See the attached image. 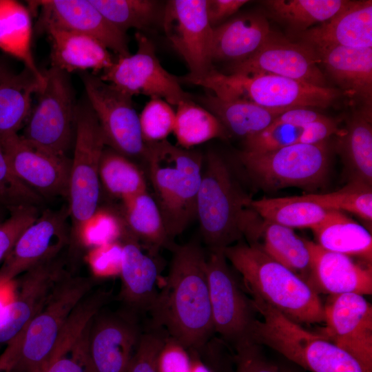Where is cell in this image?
<instances>
[{"label": "cell", "instance_id": "obj_1", "mask_svg": "<svg viewBox=\"0 0 372 372\" xmlns=\"http://www.w3.org/2000/svg\"><path fill=\"white\" fill-rule=\"evenodd\" d=\"M165 284L149 309L153 326L163 329L189 350L214 333L207 258L196 242L176 245Z\"/></svg>", "mask_w": 372, "mask_h": 372}, {"label": "cell", "instance_id": "obj_2", "mask_svg": "<svg viewBox=\"0 0 372 372\" xmlns=\"http://www.w3.org/2000/svg\"><path fill=\"white\" fill-rule=\"evenodd\" d=\"M227 161L217 152L204 157L196 201V218L210 251L224 250L246 236L258 242L262 222L251 207Z\"/></svg>", "mask_w": 372, "mask_h": 372}, {"label": "cell", "instance_id": "obj_3", "mask_svg": "<svg viewBox=\"0 0 372 372\" xmlns=\"http://www.w3.org/2000/svg\"><path fill=\"white\" fill-rule=\"evenodd\" d=\"M223 251L242 276L252 299L264 301L299 324L324 322V305L318 294L296 274L269 257L260 244L239 242Z\"/></svg>", "mask_w": 372, "mask_h": 372}, {"label": "cell", "instance_id": "obj_4", "mask_svg": "<svg viewBox=\"0 0 372 372\" xmlns=\"http://www.w3.org/2000/svg\"><path fill=\"white\" fill-rule=\"evenodd\" d=\"M147 144L145 162L171 240L196 218V201L204 156L197 150L175 146L167 140Z\"/></svg>", "mask_w": 372, "mask_h": 372}, {"label": "cell", "instance_id": "obj_5", "mask_svg": "<svg viewBox=\"0 0 372 372\" xmlns=\"http://www.w3.org/2000/svg\"><path fill=\"white\" fill-rule=\"evenodd\" d=\"M258 320L253 342L266 345L311 372H356L358 362L321 334L312 333L259 299H251Z\"/></svg>", "mask_w": 372, "mask_h": 372}, {"label": "cell", "instance_id": "obj_6", "mask_svg": "<svg viewBox=\"0 0 372 372\" xmlns=\"http://www.w3.org/2000/svg\"><path fill=\"white\" fill-rule=\"evenodd\" d=\"M223 99H241L272 108H327L342 95L340 90L318 87L271 74H225L213 69L194 81Z\"/></svg>", "mask_w": 372, "mask_h": 372}, {"label": "cell", "instance_id": "obj_7", "mask_svg": "<svg viewBox=\"0 0 372 372\" xmlns=\"http://www.w3.org/2000/svg\"><path fill=\"white\" fill-rule=\"evenodd\" d=\"M73 144L68 207L70 243L74 247L84 240L87 224L98 210L99 165L106 147L99 121L87 99L77 104Z\"/></svg>", "mask_w": 372, "mask_h": 372}, {"label": "cell", "instance_id": "obj_8", "mask_svg": "<svg viewBox=\"0 0 372 372\" xmlns=\"http://www.w3.org/2000/svg\"><path fill=\"white\" fill-rule=\"evenodd\" d=\"M92 279L68 275L23 331L10 342L14 372H36L45 367L72 312L90 293Z\"/></svg>", "mask_w": 372, "mask_h": 372}, {"label": "cell", "instance_id": "obj_9", "mask_svg": "<svg viewBox=\"0 0 372 372\" xmlns=\"http://www.w3.org/2000/svg\"><path fill=\"white\" fill-rule=\"evenodd\" d=\"M45 82L37 94L21 136L30 144L58 156L67 157L74 143L77 104L69 74L51 66L43 71Z\"/></svg>", "mask_w": 372, "mask_h": 372}, {"label": "cell", "instance_id": "obj_10", "mask_svg": "<svg viewBox=\"0 0 372 372\" xmlns=\"http://www.w3.org/2000/svg\"><path fill=\"white\" fill-rule=\"evenodd\" d=\"M330 147L296 143L276 150L238 154L239 162L261 187L278 189L288 187H311L325 178L329 166Z\"/></svg>", "mask_w": 372, "mask_h": 372}, {"label": "cell", "instance_id": "obj_11", "mask_svg": "<svg viewBox=\"0 0 372 372\" xmlns=\"http://www.w3.org/2000/svg\"><path fill=\"white\" fill-rule=\"evenodd\" d=\"M206 267L214 333L234 349L254 342L258 312L228 265L224 251H211Z\"/></svg>", "mask_w": 372, "mask_h": 372}, {"label": "cell", "instance_id": "obj_12", "mask_svg": "<svg viewBox=\"0 0 372 372\" xmlns=\"http://www.w3.org/2000/svg\"><path fill=\"white\" fill-rule=\"evenodd\" d=\"M87 101L103 135L105 145L131 159L145 161V141L132 96L96 74L81 75Z\"/></svg>", "mask_w": 372, "mask_h": 372}, {"label": "cell", "instance_id": "obj_13", "mask_svg": "<svg viewBox=\"0 0 372 372\" xmlns=\"http://www.w3.org/2000/svg\"><path fill=\"white\" fill-rule=\"evenodd\" d=\"M166 37L186 62L189 73L185 81L192 83L213 68L214 28L207 13V0H171L162 15Z\"/></svg>", "mask_w": 372, "mask_h": 372}, {"label": "cell", "instance_id": "obj_14", "mask_svg": "<svg viewBox=\"0 0 372 372\" xmlns=\"http://www.w3.org/2000/svg\"><path fill=\"white\" fill-rule=\"evenodd\" d=\"M136 52L118 56L99 77L130 96L143 94L161 99L177 106L191 96L181 87L179 80L169 73L158 59L154 45L141 32H136Z\"/></svg>", "mask_w": 372, "mask_h": 372}, {"label": "cell", "instance_id": "obj_15", "mask_svg": "<svg viewBox=\"0 0 372 372\" xmlns=\"http://www.w3.org/2000/svg\"><path fill=\"white\" fill-rule=\"evenodd\" d=\"M69 207L44 209L19 236L0 267V286L32 267L59 256L70 238Z\"/></svg>", "mask_w": 372, "mask_h": 372}, {"label": "cell", "instance_id": "obj_16", "mask_svg": "<svg viewBox=\"0 0 372 372\" xmlns=\"http://www.w3.org/2000/svg\"><path fill=\"white\" fill-rule=\"evenodd\" d=\"M319 63L311 48L273 32L252 56L231 63L227 74H271L318 87H329Z\"/></svg>", "mask_w": 372, "mask_h": 372}, {"label": "cell", "instance_id": "obj_17", "mask_svg": "<svg viewBox=\"0 0 372 372\" xmlns=\"http://www.w3.org/2000/svg\"><path fill=\"white\" fill-rule=\"evenodd\" d=\"M0 145L14 174L43 199L68 198L70 158L39 149L18 134L1 138Z\"/></svg>", "mask_w": 372, "mask_h": 372}, {"label": "cell", "instance_id": "obj_18", "mask_svg": "<svg viewBox=\"0 0 372 372\" xmlns=\"http://www.w3.org/2000/svg\"><path fill=\"white\" fill-rule=\"evenodd\" d=\"M321 335L372 371V306L362 295L331 296L324 305Z\"/></svg>", "mask_w": 372, "mask_h": 372}, {"label": "cell", "instance_id": "obj_19", "mask_svg": "<svg viewBox=\"0 0 372 372\" xmlns=\"http://www.w3.org/2000/svg\"><path fill=\"white\" fill-rule=\"evenodd\" d=\"M42 262L23 273L17 294L0 311V344L21 334L68 275L58 258Z\"/></svg>", "mask_w": 372, "mask_h": 372}, {"label": "cell", "instance_id": "obj_20", "mask_svg": "<svg viewBox=\"0 0 372 372\" xmlns=\"http://www.w3.org/2000/svg\"><path fill=\"white\" fill-rule=\"evenodd\" d=\"M98 313L88 338L92 371L126 372L143 333L134 313Z\"/></svg>", "mask_w": 372, "mask_h": 372}, {"label": "cell", "instance_id": "obj_21", "mask_svg": "<svg viewBox=\"0 0 372 372\" xmlns=\"http://www.w3.org/2000/svg\"><path fill=\"white\" fill-rule=\"evenodd\" d=\"M31 9L40 8L39 28L53 25L82 33L100 41L118 56L130 53L126 34L112 24L90 0L29 1Z\"/></svg>", "mask_w": 372, "mask_h": 372}, {"label": "cell", "instance_id": "obj_22", "mask_svg": "<svg viewBox=\"0 0 372 372\" xmlns=\"http://www.w3.org/2000/svg\"><path fill=\"white\" fill-rule=\"evenodd\" d=\"M293 36L313 51L333 46L372 48V1H348L327 21Z\"/></svg>", "mask_w": 372, "mask_h": 372}, {"label": "cell", "instance_id": "obj_23", "mask_svg": "<svg viewBox=\"0 0 372 372\" xmlns=\"http://www.w3.org/2000/svg\"><path fill=\"white\" fill-rule=\"evenodd\" d=\"M110 298L101 291L89 293L65 324L45 372H92L88 349L89 332L95 316Z\"/></svg>", "mask_w": 372, "mask_h": 372}, {"label": "cell", "instance_id": "obj_24", "mask_svg": "<svg viewBox=\"0 0 372 372\" xmlns=\"http://www.w3.org/2000/svg\"><path fill=\"white\" fill-rule=\"evenodd\" d=\"M311 256L308 285L318 294L372 293V265L354 262L350 256L328 251L307 240Z\"/></svg>", "mask_w": 372, "mask_h": 372}, {"label": "cell", "instance_id": "obj_25", "mask_svg": "<svg viewBox=\"0 0 372 372\" xmlns=\"http://www.w3.org/2000/svg\"><path fill=\"white\" fill-rule=\"evenodd\" d=\"M331 78L347 95L371 112L372 48L333 46L314 51Z\"/></svg>", "mask_w": 372, "mask_h": 372}, {"label": "cell", "instance_id": "obj_26", "mask_svg": "<svg viewBox=\"0 0 372 372\" xmlns=\"http://www.w3.org/2000/svg\"><path fill=\"white\" fill-rule=\"evenodd\" d=\"M120 276L121 296L132 312L149 311L158 293L159 269L156 261L145 253L139 242L124 234Z\"/></svg>", "mask_w": 372, "mask_h": 372}, {"label": "cell", "instance_id": "obj_27", "mask_svg": "<svg viewBox=\"0 0 372 372\" xmlns=\"http://www.w3.org/2000/svg\"><path fill=\"white\" fill-rule=\"evenodd\" d=\"M267 19L260 12H247L214 28L212 60L234 63L256 53L270 37Z\"/></svg>", "mask_w": 372, "mask_h": 372}, {"label": "cell", "instance_id": "obj_28", "mask_svg": "<svg viewBox=\"0 0 372 372\" xmlns=\"http://www.w3.org/2000/svg\"><path fill=\"white\" fill-rule=\"evenodd\" d=\"M40 30L48 33L50 41L52 67L68 74L91 70L94 74L107 69L114 63L108 49L90 36L53 25H46Z\"/></svg>", "mask_w": 372, "mask_h": 372}, {"label": "cell", "instance_id": "obj_29", "mask_svg": "<svg viewBox=\"0 0 372 372\" xmlns=\"http://www.w3.org/2000/svg\"><path fill=\"white\" fill-rule=\"evenodd\" d=\"M227 132L245 138L269 126L281 114L292 108L272 109L241 99H223L208 94L200 98Z\"/></svg>", "mask_w": 372, "mask_h": 372}, {"label": "cell", "instance_id": "obj_30", "mask_svg": "<svg viewBox=\"0 0 372 372\" xmlns=\"http://www.w3.org/2000/svg\"><path fill=\"white\" fill-rule=\"evenodd\" d=\"M371 115L362 109L355 112L337 134L336 144L350 180L369 186L372 185Z\"/></svg>", "mask_w": 372, "mask_h": 372}, {"label": "cell", "instance_id": "obj_31", "mask_svg": "<svg viewBox=\"0 0 372 372\" xmlns=\"http://www.w3.org/2000/svg\"><path fill=\"white\" fill-rule=\"evenodd\" d=\"M311 229L323 249L371 264V234L342 211L328 210L324 218Z\"/></svg>", "mask_w": 372, "mask_h": 372}, {"label": "cell", "instance_id": "obj_32", "mask_svg": "<svg viewBox=\"0 0 372 372\" xmlns=\"http://www.w3.org/2000/svg\"><path fill=\"white\" fill-rule=\"evenodd\" d=\"M32 25L30 9L17 1L0 0V49L18 59L43 83V72L32 52Z\"/></svg>", "mask_w": 372, "mask_h": 372}, {"label": "cell", "instance_id": "obj_33", "mask_svg": "<svg viewBox=\"0 0 372 372\" xmlns=\"http://www.w3.org/2000/svg\"><path fill=\"white\" fill-rule=\"evenodd\" d=\"M121 201L120 216L130 235L152 250L174 249L176 245L167 235L158 205L147 190Z\"/></svg>", "mask_w": 372, "mask_h": 372}, {"label": "cell", "instance_id": "obj_34", "mask_svg": "<svg viewBox=\"0 0 372 372\" xmlns=\"http://www.w3.org/2000/svg\"><path fill=\"white\" fill-rule=\"evenodd\" d=\"M44 85L25 67L0 85V139L17 134L30 114L32 96Z\"/></svg>", "mask_w": 372, "mask_h": 372}, {"label": "cell", "instance_id": "obj_35", "mask_svg": "<svg viewBox=\"0 0 372 372\" xmlns=\"http://www.w3.org/2000/svg\"><path fill=\"white\" fill-rule=\"evenodd\" d=\"M262 250L308 284L311 275V256L306 240L291 228L265 220L261 228Z\"/></svg>", "mask_w": 372, "mask_h": 372}, {"label": "cell", "instance_id": "obj_36", "mask_svg": "<svg viewBox=\"0 0 372 372\" xmlns=\"http://www.w3.org/2000/svg\"><path fill=\"white\" fill-rule=\"evenodd\" d=\"M347 0H267L263 1L272 18L293 34L302 32L337 14Z\"/></svg>", "mask_w": 372, "mask_h": 372}, {"label": "cell", "instance_id": "obj_37", "mask_svg": "<svg viewBox=\"0 0 372 372\" xmlns=\"http://www.w3.org/2000/svg\"><path fill=\"white\" fill-rule=\"evenodd\" d=\"M250 207L265 220L291 229L320 223L328 210L302 196L251 200Z\"/></svg>", "mask_w": 372, "mask_h": 372}, {"label": "cell", "instance_id": "obj_38", "mask_svg": "<svg viewBox=\"0 0 372 372\" xmlns=\"http://www.w3.org/2000/svg\"><path fill=\"white\" fill-rule=\"evenodd\" d=\"M176 107L173 132L179 147L189 149L214 138L227 137L228 132L219 120L192 99Z\"/></svg>", "mask_w": 372, "mask_h": 372}, {"label": "cell", "instance_id": "obj_39", "mask_svg": "<svg viewBox=\"0 0 372 372\" xmlns=\"http://www.w3.org/2000/svg\"><path fill=\"white\" fill-rule=\"evenodd\" d=\"M99 180L109 196L121 200L147 190L143 169L110 147H105L101 156Z\"/></svg>", "mask_w": 372, "mask_h": 372}, {"label": "cell", "instance_id": "obj_40", "mask_svg": "<svg viewBox=\"0 0 372 372\" xmlns=\"http://www.w3.org/2000/svg\"><path fill=\"white\" fill-rule=\"evenodd\" d=\"M116 28L125 33L129 28L145 30L161 14L159 3L152 0H90Z\"/></svg>", "mask_w": 372, "mask_h": 372}, {"label": "cell", "instance_id": "obj_41", "mask_svg": "<svg viewBox=\"0 0 372 372\" xmlns=\"http://www.w3.org/2000/svg\"><path fill=\"white\" fill-rule=\"evenodd\" d=\"M304 198L326 210L351 212L368 223L372 221L371 186L350 180L339 190L326 194H308Z\"/></svg>", "mask_w": 372, "mask_h": 372}, {"label": "cell", "instance_id": "obj_42", "mask_svg": "<svg viewBox=\"0 0 372 372\" xmlns=\"http://www.w3.org/2000/svg\"><path fill=\"white\" fill-rule=\"evenodd\" d=\"M44 199L12 172L0 145V207L8 211L24 207H40Z\"/></svg>", "mask_w": 372, "mask_h": 372}, {"label": "cell", "instance_id": "obj_43", "mask_svg": "<svg viewBox=\"0 0 372 372\" xmlns=\"http://www.w3.org/2000/svg\"><path fill=\"white\" fill-rule=\"evenodd\" d=\"M142 134L147 143L166 140L173 132L175 111L165 101L152 98L139 115Z\"/></svg>", "mask_w": 372, "mask_h": 372}, {"label": "cell", "instance_id": "obj_44", "mask_svg": "<svg viewBox=\"0 0 372 372\" xmlns=\"http://www.w3.org/2000/svg\"><path fill=\"white\" fill-rule=\"evenodd\" d=\"M302 129L303 126L273 122L261 132L245 138L244 150L265 152L299 143Z\"/></svg>", "mask_w": 372, "mask_h": 372}, {"label": "cell", "instance_id": "obj_45", "mask_svg": "<svg viewBox=\"0 0 372 372\" xmlns=\"http://www.w3.org/2000/svg\"><path fill=\"white\" fill-rule=\"evenodd\" d=\"M125 232L121 216L107 209H98L87 224L84 240L100 246L116 242Z\"/></svg>", "mask_w": 372, "mask_h": 372}, {"label": "cell", "instance_id": "obj_46", "mask_svg": "<svg viewBox=\"0 0 372 372\" xmlns=\"http://www.w3.org/2000/svg\"><path fill=\"white\" fill-rule=\"evenodd\" d=\"M161 327L143 332L138 347L126 372H158L156 358L167 335Z\"/></svg>", "mask_w": 372, "mask_h": 372}, {"label": "cell", "instance_id": "obj_47", "mask_svg": "<svg viewBox=\"0 0 372 372\" xmlns=\"http://www.w3.org/2000/svg\"><path fill=\"white\" fill-rule=\"evenodd\" d=\"M0 224V262L10 252L21 233L39 216V207H24L9 211Z\"/></svg>", "mask_w": 372, "mask_h": 372}, {"label": "cell", "instance_id": "obj_48", "mask_svg": "<svg viewBox=\"0 0 372 372\" xmlns=\"http://www.w3.org/2000/svg\"><path fill=\"white\" fill-rule=\"evenodd\" d=\"M192 363L189 350L167 334L156 358L158 372H190Z\"/></svg>", "mask_w": 372, "mask_h": 372}, {"label": "cell", "instance_id": "obj_49", "mask_svg": "<svg viewBox=\"0 0 372 372\" xmlns=\"http://www.w3.org/2000/svg\"><path fill=\"white\" fill-rule=\"evenodd\" d=\"M235 350L236 372H281L280 368L269 360L260 345L247 342Z\"/></svg>", "mask_w": 372, "mask_h": 372}, {"label": "cell", "instance_id": "obj_50", "mask_svg": "<svg viewBox=\"0 0 372 372\" xmlns=\"http://www.w3.org/2000/svg\"><path fill=\"white\" fill-rule=\"evenodd\" d=\"M121 255L122 243L116 241L99 246L92 258L94 270L102 276L120 274Z\"/></svg>", "mask_w": 372, "mask_h": 372}, {"label": "cell", "instance_id": "obj_51", "mask_svg": "<svg viewBox=\"0 0 372 372\" xmlns=\"http://www.w3.org/2000/svg\"><path fill=\"white\" fill-rule=\"evenodd\" d=\"M340 130L337 122L327 116L303 126L299 143L317 144L327 140Z\"/></svg>", "mask_w": 372, "mask_h": 372}, {"label": "cell", "instance_id": "obj_52", "mask_svg": "<svg viewBox=\"0 0 372 372\" xmlns=\"http://www.w3.org/2000/svg\"><path fill=\"white\" fill-rule=\"evenodd\" d=\"M247 0H207V13L214 28L224 19L236 12Z\"/></svg>", "mask_w": 372, "mask_h": 372}, {"label": "cell", "instance_id": "obj_53", "mask_svg": "<svg viewBox=\"0 0 372 372\" xmlns=\"http://www.w3.org/2000/svg\"><path fill=\"white\" fill-rule=\"evenodd\" d=\"M324 116V114L309 107H299L285 112L273 122L302 127Z\"/></svg>", "mask_w": 372, "mask_h": 372}, {"label": "cell", "instance_id": "obj_54", "mask_svg": "<svg viewBox=\"0 0 372 372\" xmlns=\"http://www.w3.org/2000/svg\"><path fill=\"white\" fill-rule=\"evenodd\" d=\"M8 347L0 356V372H14V355L11 349Z\"/></svg>", "mask_w": 372, "mask_h": 372}, {"label": "cell", "instance_id": "obj_55", "mask_svg": "<svg viewBox=\"0 0 372 372\" xmlns=\"http://www.w3.org/2000/svg\"><path fill=\"white\" fill-rule=\"evenodd\" d=\"M15 74L11 69L8 59L0 54V85Z\"/></svg>", "mask_w": 372, "mask_h": 372}, {"label": "cell", "instance_id": "obj_56", "mask_svg": "<svg viewBox=\"0 0 372 372\" xmlns=\"http://www.w3.org/2000/svg\"><path fill=\"white\" fill-rule=\"evenodd\" d=\"M7 209L0 207V224L6 220V211ZM8 211V210H7Z\"/></svg>", "mask_w": 372, "mask_h": 372}, {"label": "cell", "instance_id": "obj_57", "mask_svg": "<svg viewBox=\"0 0 372 372\" xmlns=\"http://www.w3.org/2000/svg\"><path fill=\"white\" fill-rule=\"evenodd\" d=\"M280 371L281 372H296L289 369H281V368H280Z\"/></svg>", "mask_w": 372, "mask_h": 372}, {"label": "cell", "instance_id": "obj_58", "mask_svg": "<svg viewBox=\"0 0 372 372\" xmlns=\"http://www.w3.org/2000/svg\"><path fill=\"white\" fill-rule=\"evenodd\" d=\"M1 287H1V286H0V288H1ZM2 302H2V300H1V298H0V311L2 310V309H3V308L4 307V306H5L4 304H3Z\"/></svg>", "mask_w": 372, "mask_h": 372}, {"label": "cell", "instance_id": "obj_59", "mask_svg": "<svg viewBox=\"0 0 372 372\" xmlns=\"http://www.w3.org/2000/svg\"><path fill=\"white\" fill-rule=\"evenodd\" d=\"M45 367H46V366L45 367H43V369H41V370H39V371H37L36 372H45Z\"/></svg>", "mask_w": 372, "mask_h": 372}]
</instances>
